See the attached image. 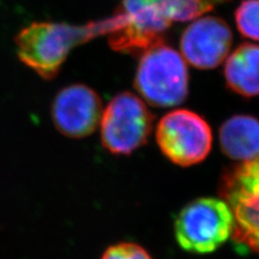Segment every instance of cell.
<instances>
[{"mask_svg": "<svg viewBox=\"0 0 259 259\" xmlns=\"http://www.w3.org/2000/svg\"><path fill=\"white\" fill-rule=\"evenodd\" d=\"M232 39V31L223 19L201 16L183 32V58L196 68L214 69L228 56Z\"/></svg>", "mask_w": 259, "mask_h": 259, "instance_id": "cell-9", "label": "cell"}, {"mask_svg": "<svg viewBox=\"0 0 259 259\" xmlns=\"http://www.w3.org/2000/svg\"><path fill=\"white\" fill-rule=\"evenodd\" d=\"M218 192L234 218L232 240L259 255V156L226 169Z\"/></svg>", "mask_w": 259, "mask_h": 259, "instance_id": "cell-4", "label": "cell"}, {"mask_svg": "<svg viewBox=\"0 0 259 259\" xmlns=\"http://www.w3.org/2000/svg\"><path fill=\"white\" fill-rule=\"evenodd\" d=\"M222 0H122L113 13L115 28L108 34L112 50L142 54L163 41L172 22L201 18Z\"/></svg>", "mask_w": 259, "mask_h": 259, "instance_id": "cell-1", "label": "cell"}, {"mask_svg": "<svg viewBox=\"0 0 259 259\" xmlns=\"http://www.w3.org/2000/svg\"><path fill=\"white\" fill-rule=\"evenodd\" d=\"M234 15L241 35L259 41V0H243Z\"/></svg>", "mask_w": 259, "mask_h": 259, "instance_id": "cell-12", "label": "cell"}, {"mask_svg": "<svg viewBox=\"0 0 259 259\" xmlns=\"http://www.w3.org/2000/svg\"><path fill=\"white\" fill-rule=\"evenodd\" d=\"M153 115L145 102L131 92L117 94L101 119L103 147L115 156H128L147 143Z\"/></svg>", "mask_w": 259, "mask_h": 259, "instance_id": "cell-6", "label": "cell"}, {"mask_svg": "<svg viewBox=\"0 0 259 259\" xmlns=\"http://www.w3.org/2000/svg\"><path fill=\"white\" fill-rule=\"evenodd\" d=\"M102 101L85 84H70L56 94L52 104V120L58 131L70 139L91 135L101 123Z\"/></svg>", "mask_w": 259, "mask_h": 259, "instance_id": "cell-8", "label": "cell"}, {"mask_svg": "<svg viewBox=\"0 0 259 259\" xmlns=\"http://www.w3.org/2000/svg\"><path fill=\"white\" fill-rule=\"evenodd\" d=\"M156 137L162 153L180 166L200 163L212 149L210 126L204 118L189 109H176L162 117Z\"/></svg>", "mask_w": 259, "mask_h": 259, "instance_id": "cell-7", "label": "cell"}, {"mask_svg": "<svg viewBox=\"0 0 259 259\" xmlns=\"http://www.w3.org/2000/svg\"><path fill=\"white\" fill-rule=\"evenodd\" d=\"M233 227L232 212L223 199L200 198L184 206L174 231L178 245L186 252L208 254L232 236Z\"/></svg>", "mask_w": 259, "mask_h": 259, "instance_id": "cell-5", "label": "cell"}, {"mask_svg": "<svg viewBox=\"0 0 259 259\" xmlns=\"http://www.w3.org/2000/svg\"><path fill=\"white\" fill-rule=\"evenodd\" d=\"M113 20L71 25L59 22H34L15 37L20 61L46 80L54 79L70 51L90 40L108 35Z\"/></svg>", "mask_w": 259, "mask_h": 259, "instance_id": "cell-2", "label": "cell"}, {"mask_svg": "<svg viewBox=\"0 0 259 259\" xmlns=\"http://www.w3.org/2000/svg\"><path fill=\"white\" fill-rule=\"evenodd\" d=\"M101 259H153L148 250L133 242H120L105 249Z\"/></svg>", "mask_w": 259, "mask_h": 259, "instance_id": "cell-13", "label": "cell"}, {"mask_svg": "<svg viewBox=\"0 0 259 259\" xmlns=\"http://www.w3.org/2000/svg\"><path fill=\"white\" fill-rule=\"evenodd\" d=\"M224 75L232 92L248 99L259 96V45H240L227 58Z\"/></svg>", "mask_w": 259, "mask_h": 259, "instance_id": "cell-11", "label": "cell"}, {"mask_svg": "<svg viewBox=\"0 0 259 259\" xmlns=\"http://www.w3.org/2000/svg\"><path fill=\"white\" fill-rule=\"evenodd\" d=\"M220 143L225 155L236 161H249L259 156V120L236 115L226 120L220 130Z\"/></svg>", "mask_w": 259, "mask_h": 259, "instance_id": "cell-10", "label": "cell"}, {"mask_svg": "<svg viewBox=\"0 0 259 259\" xmlns=\"http://www.w3.org/2000/svg\"><path fill=\"white\" fill-rule=\"evenodd\" d=\"M135 89L155 107H173L188 96L189 74L183 55L161 41L141 54Z\"/></svg>", "mask_w": 259, "mask_h": 259, "instance_id": "cell-3", "label": "cell"}]
</instances>
